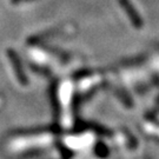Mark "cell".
I'll return each instance as SVG.
<instances>
[{
  "label": "cell",
  "mask_w": 159,
  "mask_h": 159,
  "mask_svg": "<svg viewBox=\"0 0 159 159\" xmlns=\"http://www.w3.org/2000/svg\"><path fill=\"white\" fill-rule=\"evenodd\" d=\"M53 142H54V134H52L50 132L30 134V136H20L16 137L8 142L7 150L8 152L19 153V152L32 150V148L48 146Z\"/></svg>",
  "instance_id": "6da1fadb"
},
{
  "label": "cell",
  "mask_w": 159,
  "mask_h": 159,
  "mask_svg": "<svg viewBox=\"0 0 159 159\" xmlns=\"http://www.w3.org/2000/svg\"><path fill=\"white\" fill-rule=\"evenodd\" d=\"M66 143H67L68 146H71V148H81L87 146L89 144H91L92 137L87 136V134H83V136H79L77 137V138H68V140Z\"/></svg>",
  "instance_id": "7a4b0ae2"
},
{
  "label": "cell",
  "mask_w": 159,
  "mask_h": 159,
  "mask_svg": "<svg viewBox=\"0 0 159 159\" xmlns=\"http://www.w3.org/2000/svg\"><path fill=\"white\" fill-rule=\"evenodd\" d=\"M120 2H121V6L125 8L126 11L130 12V13H129V16H130L131 20L133 21V24H134L136 26H138V27H139L142 24H140V18L138 17L136 10H134V8L132 10V6L130 5V2H129L127 0H120Z\"/></svg>",
  "instance_id": "3957f363"
},
{
  "label": "cell",
  "mask_w": 159,
  "mask_h": 159,
  "mask_svg": "<svg viewBox=\"0 0 159 159\" xmlns=\"http://www.w3.org/2000/svg\"><path fill=\"white\" fill-rule=\"evenodd\" d=\"M144 131L148 133V134H151V136L158 137L159 138V126L153 124V123H145L144 126H143Z\"/></svg>",
  "instance_id": "277c9868"
},
{
  "label": "cell",
  "mask_w": 159,
  "mask_h": 159,
  "mask_svg": "<svg viewBox=\"0 0 159 159\" xmlns=\"http://www.w3.org/2000/svg\"><path fill=\"white\" fill-rule=\"evenodd\" d=\"M14 2H18V1H26V0H13Z\"/></svg>",
  "instance_id": "5b68a950"
}]
</instances>
